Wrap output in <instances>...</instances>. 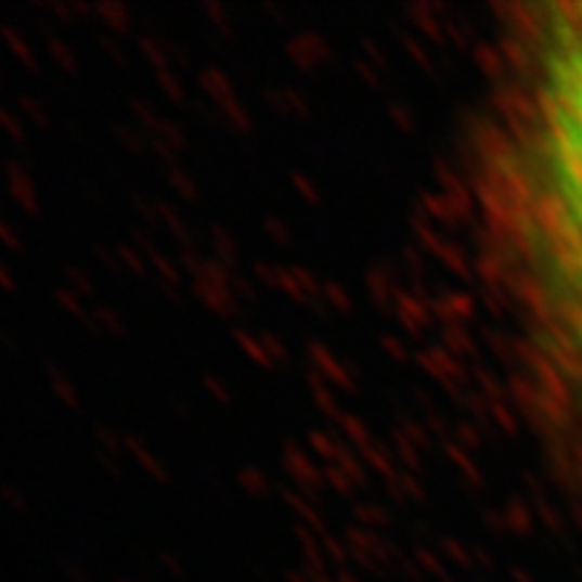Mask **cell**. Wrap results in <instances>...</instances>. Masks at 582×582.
Wrapping results in <instances>:
<instances>
[{"label":"cell","mask_w":582,"mask_h":582,"mask_svg":"<svg viewBox=\"0 0 582 582\" xmlns=\"http://www.w3.org/2000/svg\"><path fill=\"white\" fill-rule=\"evenodd\" d=\"M507 157L526 275L561 359L582 380V3L542 20Z\"/></svg>","instance_id":"6da1fadb"}]
</instances>
